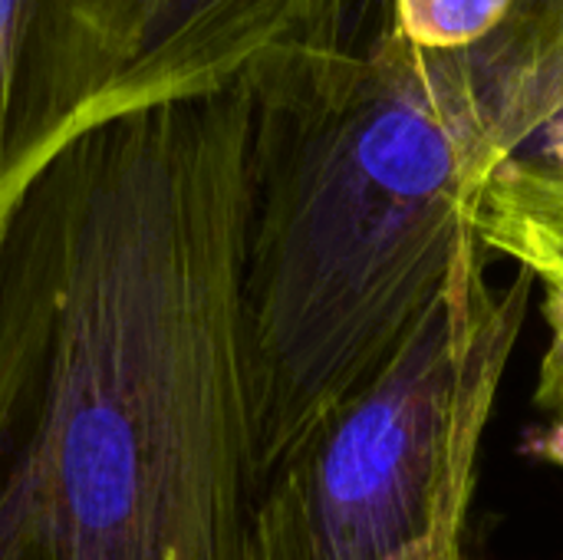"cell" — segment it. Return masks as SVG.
<instances>
[{"label": "cell", "instance_id": "obj_1", "mask_svg": "<svg viewBox=\"0 0 563 560\" xmlns=\"http://www.w3.org/2000/svg\"><path fill=\"white\" fill-rule=\"evenodd\" d=\"M247 69L79 132L0 221V560H244Z\"/></svg>", "mask_w": 563, "mask_h": 560}, {"label": "cell", "instance_id": "obj_2", "mask_svg": "<svg viewBox=\"0 0 563 560\" xmlns=\"http://www.w3.org/2000/svg\"><path fill=\"white\" fill-rule=\"evenodd\" d=\"M353 10L251 69L241 264L257 488L369 383L478 238L492 178L472 53H432L389 20L353 46Z\"/></svg>", "mask_w": 563, "mask_h": 560}, {"label": "cell", "instance_id": "obj_3", "mask_svg": "<svg viewBox=\"0 0 563 560\" xmlns=\"http://www.w3.org/2000/svg\"><path fill=\"white\" fill-rule=\"evenodd\" d=\"M475 238L396 356L257 488L244 560H393L465 535L482 439L525 327L534 274L485 277Z\"/></svg>", "mask_w": 563, "mask_h": 560}, {"label": "cell", "instance_id": "obj_4", "mask_svg": "<svg viewBox=\"0 0 563 560\" xmlns=\"http://www.w3.org/2000/svg\"><path fill=\"white\" fill-rule=\"evenodd\" d=\"M353 0H0V221L79 132L241 76Z\"/></svg>", "mask_w": 563, "mask_h": 560}, {"label": "cell", "instance_id": "obj_5", "mask_svg": "<svg viewBox=\"0 0 563 560\" xmlns=\"http://www.w3.org/2000/svg\"><path fill=\"white\" fill-rule=\"evenodd\" d=\"M468 53L492 175L515 168L563 185V0H518L508 23Z\"/></svg>", "mask_w": 563, "mask_h": 560}, {"label": "cell", "instance_id": "obj_6", "mask_svg": "<svg viewBox=\"0 0 563 560\" xmlns=\"http://www.w3.org/2000/svg\"><path fill=\"white\" fill-rule=\"evenodd\" d=\"M478 238L534 281H563V185L498 168L485 185Z\"/></svg>", "mask_w": 563, "mask_h": 560}, {"label": "cell", "instance_id": "obj_7", "mask_svg": "<svg viewBox=\"0 0 563 560\" xmlns=\"http://www.w3.org/2000/svg\"><path fill=\"white\" fill-rule=\"evenodd\" d=\"M518 0H386L396 30L432 53H465L488 43Z\"/></svg>", "mask_w": 563, "mask_h": 560}, {"label": "cell", "instance_id": "obj_8", "mask_svg": "<svg viewBox=\"0 0 563 560\" xmlns=\"http://www.w3.org/2000/svg\"><path fill=\"white\" fill-rule=\"evenodd\" d=\"M554 337L551 347L541 360V376H538V406L551 413L563 426V323H551Z\"/></svg>", "mask_w": 563, "mask_h": 560}, {"label": "cell", "instance_id": "obj_9", "mask_svg": "<svg viewBox=\"0 0 563 560\" xmlns=\"http://www.w3.org/2000/svg\"><path fill=\"white\" fill-rule=\"evenodd\" d=\"M393 560H468L462 548V535H435L426 538L419 545H412L409 551L396 554Z\"/></svg>", "mask_w": 563, "mask_h": 560}]
</instances>
